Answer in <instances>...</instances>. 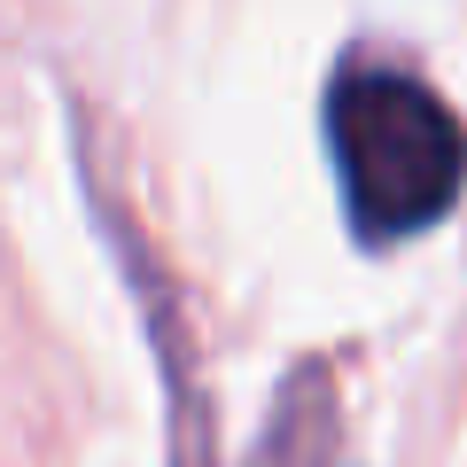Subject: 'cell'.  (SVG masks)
<instances>
[{"label":"cell","mask_w":467,"mask_h":467,"mask_svg":"<svg viewBox=\"0 0 467 467\" xmlns=\"http://www.w3.org/2000/svg\"><path fill=\"white\" fill-rule=\"evenodd\" d=\"M327 156L358 242H405L436 226L467 187V133L429 78L382 55H350L327 86Z\"/></svg>","instance_id":"cell-1"},{"label":"cell","mask_w":467,"mask_h":467,"mask_svg":"<svg viewBox=\"0 0 467 467\" xmlns=\"http://www.w3.org/2000/svg\"><path fill=\"white\" fill-rule=\"evenodd\" d=\"M250 467H350L343 460V413H335V382L319 367L288 374L281 405L265 420V444Z\"/></svg>","instance_id":"cell-2"}]
</instances>
